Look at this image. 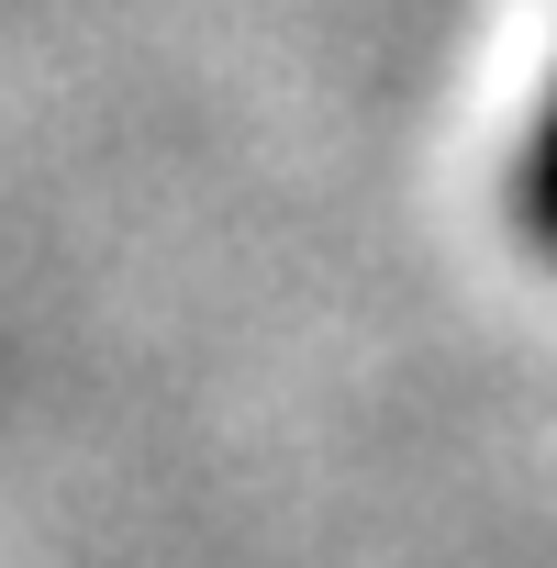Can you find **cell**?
Wrapping results in <instances>:
<instances>
[{
    "mask_svg": "<svg viewBox=\"0 0 557 568\" xmlns=\"http://www.w3.org/2000/svg\"><path fill=\"white\" fill-rule=\"evenodd\" d=\"M524 223H535V245L557 256V101H546V134H535V156H524Z\"/></svg>",
    "mask_w": 557,
    "mask_h": 568,
    "instance_id": "cell-1",
    "label": "cell"
}]
</instances>
